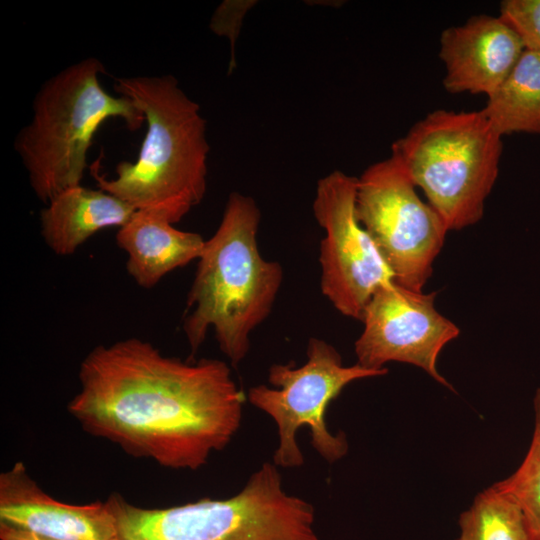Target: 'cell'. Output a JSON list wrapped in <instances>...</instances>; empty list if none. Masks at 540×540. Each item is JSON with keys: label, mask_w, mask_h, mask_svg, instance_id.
<instances>
[{"label": "cell", "mask_w": 540, "mask_h": 540, "mask_svg": "<svg viewBox=\"0 0 540 540\" xmlns=\"http://www.w3.org/2000/svg\"><path fill=\"white\" fill-rule=\"evenodd\" d=\"M436 295L394 281L381 286L364 309V329L354 347L357 363L373 370L385 369L384 365L391 361L408 363L453 390L439 373L437 360L460 330L437 311Z\"/></svg>", "instance_id": "30bf717a"}, {"label": "cell", "mask_w": 540, "mask_h": 540, "mask_svg": "<svg viewBox=\"0 0 540 540\" xmlns=\"http://www.w3.org/2000/svg\"><path fill=\"white\" fill-rule=\"evenodd\" d=\"M533 405L534 430L528 452L517 470L496 485L522 509L531 539L540 540V388Z\"/></svg>", "instance_id": "e0dca14e"}, {"label": "cell", "mask_w": 540, "mask_h": 540, "mask_svg": "<svg viewBox=\"0 0 540 540\" xmlns=\"http://www.w3.org/2000/svg\"><path fill=\"white\" fill-rule=\"evenodd\" d=\"M116 242L127 255L126 268L134 281L149 289L169 272L198 260L205 240L198 233L178 230L154 214L136 211L119 228Z\"/></svg>", "instance_id": "4fadbf2b"}, {"label": "cell", "mask_w": 540, "mask_h": 540, "mask_svg": "<svg viewBox=\"0 0 540 540\" xmlns=\"http://www.w3.org/2000/svg\"><path fill=\"white\" fill-rule=\"evenodd\" d=\"M260 216L251 197L233 192L217 230L205 240L182 324L192 355L212 328L221 352L238 365L249 351L251 332L271 312L283 269L259 252Z\"/></svg>", "instance_id": "3957f363"}, {"label": "cell", "mask_w": 540, "mask_h": 540, "mask_svg": "<svg viewBox=\"0 0 540 540\" xmlns=\"http://www.w3.org/2000/svg\"><path fill=\"white\" fill-rule=\"evenodd\" d=\"M236 2L226 1L222 3L211 20V29L219 35H227L231 38L232 44L237 35V29L239 26V13H235L237 7Z\"/></svg>", "instance_id": "d6986e66"}, {"label": "cell", "mask_w": 540, "mask_h": 540, "mask_svg": "<svg viewBox=\"0 0 540 540\" xmlns=\"http://www.w3.org/2000/svg\"><path fill=\"white\" fill-rule=\"evenodd\" d=\"M67 405L82 429L133 457L197 470L238 431L243 392L222 360L163 355L128 338L92 349Z\"/></svg>", "instance_id": "6da1fadb"}, {"label": "cell", "mask_w": 540, "mask_h": 540, "mask_svg": "<svg viewBox=\"0 0 540 540\" xmlns=\"http://www.w3.org/2000/svg\"><path fill=\"white\" fill-rule=\"evenodd\" d=\"M104 73L101 60L89 57L48 78L35 95L30 122L14 140L31 188L45 204L81 184L88 150L106 120L119 118L131 131L145 122L131 99L102 87Z\"/></svg>", "instance_id": "277c9868"}, {"label": "cell", "mask_w": 540, "mask_h": 540, "mask_svg": "<svg viewBox=\"0 0 540 540\" xmlns=\"http://www.w3.org/2000/svg\"><path fill=\"white\" fill-rule=\"evenodd\" d=\"M482 110L501 136L540 133V51H523Z\"/></svg>", "instance_id": "9a60e30c"}, {"label": "cell", "mask_w": 540, "mask_h": 540, "mask_svg": "<svg viewBox=\"0 0 540 540\" xmlns=\"http://www.w3.org/2000/svg\"><path fill=\"white\" fill-rule=\"evenodd\" d=\"M501 135L483 110H436L392 144V153L448 230L481 220L497 176Z\"/></svg>", "instance_id": "8992f818"}, {"label": "cell", "mask_w": 540, "mask_h": 540, "mask_svg": "<svg viewBox=\"0 0 540 540\" xmlns=\"http://www.w3.org/2000/svg\"><path fill=\"white\" fill-rule=\"evenodd\" d=\"M499 18L519 37L525 50L540 51V0H505Z\"/></svg>", "instance_id": "ac0fdd59"}, {"label": "cell", "mask_w": 540, "mask_h": 540, "mask_svg": "<svg viewBox=\"0 0 540 540\" xmlns=\"http://www.w3.org/2000/svg\"><path fill=\"white\" fill-rule=\"evenodd\" d=\"M306 355L302 366L289 363L269 368L268 381L275 388L260 384L248 391L249 402L268 414L277 426L279 444L273 455L277 467L303 465L304 457L296 441V433L303 426L310 428L312 446L324 460L334 463L344 457L348 451L345 434L334 435L327 427L329 404L348 384L388 372L387 368L367 369L358 363L345 366L339 352L319 338L309 339Z\"/></svg>", "instance_id": "52a82bcc"}, {"label": "cell", "mask_w": 540, "mask_h": 540, "mask_svg": "<svg viewBox=\"0 0 540 540\" xmlns=\"http://www.w3.org/2000/svg\"><path fill=\"white\" fill-rule=\"evenodd\" d=\"M135 212L120 198L80 184L61 191L41 210V234L55 254L67 256L95 233L122 227Z\"/></svg>", "instance_id": "5bb4252c"}, {"label": "cell", "mask_w": 540, "mask_h": 540, "mask_svg": "<svg viewBox=\"0 0 540 540\" xmlns=\"http://www.w3.org/2000/svg\"><path fill=\"white\" fill-rule=\"evenodd\" d=\"M113 88L134 102L147 129L136 160L119 162L115 178H105L94 163L97 186L175 224L206 193L210 147L200 107L172 75L118 77Z\"/></svg>", "instance_id": "7a4b0ae2"}, {"label": "cell", "mask_w": 540, "mask_h": 540, "mask_svg": "<svg viewBox=\"0 0 540 540\" xmlns=\"http://www.w3.org/2000/svg\"><path fill=\"white\" fill-rule=\"evenodd\" d=\"M525 50L519 37L499 17L480 15L445 29L439 56L450 93L489 96L507 78Z\"/></svg>", "instance_id": "7c38bea8"}, {"label": "cell", "mask_w": 540, "mask_h": 540, "mask_svg": "<svg viewBox=\"0 0 540 540\" xmlns=\"http://www.w3.org/2000/svg\"><path fill=\"white\" fill-rule=\"evenodd\" d=\"M356 190L357 178L331 172L317 183L313 213L325 232L321 291L342 315L361 321L373 294L394 278L357 218Z\"/></svg>", "instance_id": "9c48e42d"}, {"label": "cell", "mask_w": 540, "mask_h": 540, "mask_svg": "<svg viewBox=\"0 0 540 540\" xmlns=\"http://www.w3.org/2000/svg\"><path fill=\"white\" fill-rule=\"evenodd\" d=\"M106 502L119 540H319L313 506L285 491L271 462L225 499L144 508L114 493Z\"/></svg>", "instance_id": "5b68a950"}, {"label": "cell", "mask_w": 540, "mask_h": 540, "mask_svg": "<svg viewBox=\"0 0 540 540\" xmlns=\"http://www.w3.org/2000/svg\"><path fill=\"white\" fill-rule=\"evenodd\" d=\"M459 526V540H532L522 509L496 484L475 497Z\"/></svg>", "instance_id": "2e32d148"}, {"label": "cell", "mask_w": 540, "mask_h": 540, "mask_svg": "<svg viewBox=\"0 0 540 540\" xmlns=\"http://www.w3.org/2000/svg\"><path fill=\"white\" fill-rule=\"evenodd\" d=\"M355 208L394 282L423 291L449 230L439 213L418 196L396 157L372 164L357 178Z\"/></svg>", "instance_id": "ba28073f"}, {"label": "cell", "mask_w": 540, "mask_h": 540, "mask_svg": "<svg viewBox=\"0 0 540 540\" xmlns=\"http://www.w3.org/2000/svg\"><path fill=\"white\" fill-rule=\"evenodd\" d=\"M1 540H49L32 533L0 525ZM116 540H119L118 538Z\"/></svg>", "instance_id": "ffe728a7"}, {"label": "cell", "mask_w": 540, "mask_h": 540, "mask_svg": "<svg viewBox=\"0 0 540 540\" xmlns=\"http://www.w3.org/2000/svg\"><path fill=\"white\" fill-rule=\"evenodd\" d=\"M0 525L49 540H116L107 502L68 504L47 494L23 462L0 474Z\"/></svg>", "instance_id": "8fae6325"}]
</instances>
